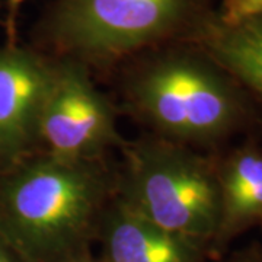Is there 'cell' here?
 Returning <instances> with one entry per match:
<instances>
[{"instance_id":"cell-12","label":"cell","mask_w":262,"mask_h":262,"mask_svg":"<svg viewBox=\"0 0 262 262\" xmlns=\"http://www.w3.org/2000/svg\"><path fill=\"white\" fill-rule=\"evenodd\" d=\"M226 262H262V251L259 249H249L241 253H236Z\"/></svg>"},{"instance_id":"cell-14","label":"cell","mask_w":262,"mask_h":262,"mask_svg":"<svg viewBox=\"0 0 262 262\" xmlns=\"http://www.w3.org/2000/svg\"><path fill=\"white\" fill-rule=\"evenodd\" d=\"M25 0H8V5H9V10H10V16L13 18L15 16V13L18 12L19 6L24 3Z\"/></svg>"},{"instance_id":"cell-8","label":"cell","mask_w":262,"mask_h":262,"mask_svg":"<svg viewBox=\"0 0 262 262\" xmlns=\"http://www.w3.org/2000/svg\"><path fill=\"white\" fill-rule=\"evenodd\" d=\"M220 225L214 246H222L262 219V151L242 149L217 170Z\"/></svg>"},{"instance_id":"cell-1","label":"cell","mask_w":262,"mask_h":262,"mask_svg":"<svg viewBox=\"0 0 262 262\" xmlns=\"http://www.w3.org/2000/svg\"><path fill=\"white\" fill-rule=\"evenodd\" d=\"M115 188L105 159L38 150L0 170V234L27 262H63L96 242Z\"/></svg>"},{"instance_id":"cell-3","label":"cell","mask_w":262,"mask_h":262,"mask_svg":"<svg viewBox=\"0 0 262 262\" xmlns=\"http://www.w3.org/2000/svg\"><path fill=\"white\" fill-rule=\"evenodd\" d=\"M215 13L211 0H53L35 37L47 56L106 69L151 48L194 42Z\"/></svg>"},{"instance_id":"cell-11","label":"cell","mask_w":262,"mask_h":262,"mask_svg":"<svg viewBox=\"0 0 262 262\" xmlns=\"http://www.w3.org/2000/svg\"><path fill=\"white\" fill-rule=\"evenodd\" d=\"M0 262H27L0 234Z\"/></svg>"},{"instance_id":"cell-9","label":"cell","mask_w":262,"mask_h":262,"mask_svg":"<svg viewBox=\"0 0 262 262\" xmlns=\"http://www.w3.org/2000/svg\"><path fill=\"white\" fill-rule=\"evenodd\" d=\"M194 42L234 80L262 95V12L234 24L215 13Z\"/></svg>"},{"instance_id":"cell-6","label":"cell","mask_w":262,"mask_h":262,"mask_svg":"<svg viewBox=\"0 0 262 262\" xmlns=\"http://www.w3.org/2000/svg\"><path fill=\"white\" fill-rule=\"evenodd\" d=\"M54 58L38 50L0 48V170L39 150V125Z\"/></svg>"},{"instance_id":"cell-2","label":"cell","mask_w":262,"mask_h":262,"mask_svg":"<svg viewBox=\"0 0 262 262\" xmlns=\"http://www.w3.org/2000/svg\"><path fill=\"white\" fill-rule=\"evenodd\" d=\"M122 64V103L150 134L192 147L220 140L241 121L234 79L192 41L151 48Z\"/></svg>"},{"instance_id":"cell-7","label":"cell","mask_w":262,"mask_h":262,"mask_svg":"<svg viewBox=\"0 0 262 262\" xmlns=\"http://www.w3.org/2000/svg\"><path fill=\"white\" fill-rule=\"evenodd\" d=\"M102 262H206L208 246L169 232L113 196L96 242Z\"/></svg>"},{"instance_id":"cell-10","label":"cell","mask_w":262,"mask_h":262,"mask_svg":"<svg viewBox=\"0 0 262 262\" xmlns=\"http://www.w3.org/2000/svg\"><path fill=\"white\" fill-rule=\"evenodd\" d=\"M262 12V0H223L217 10V19L225 24H234Z\"/></svg>"},{"instance_id":"cell-15","label":"cell","mask_w":262,"mask_h":262,"mask_svg":"<svg viewBox=\"0 0 262 262\" xmlns=\"http://www.w3.org/2000/svg\"><path fill=\"white\" fill-rule=\"evenodd\" d=\"M261 222H262V219H261Z\"/></svg>"},{"instance_id":"cell-5","label":"cell","mask_w":262,"mask_h":262,"mask_svg":"<svg viewBox=\"0 0 262 262\" xmlns=\"http://www.w3.org/2000/svg\"><path fill=\"white\" fill-rule=\"evenodd\" d=\"M124 143L115 108L98 89L92 70L75 60L54 58L39 149L67 159H105L110 150L121 149Z\"/></svg>"},{"instance_id":"cell-4","label":"cell","mask_w":262,"mask_h":262,"mask_svg":"<svg viewBox=\"0 0 262 262\" xmlns=\"http://www.w3.org/2000/svg\"><path fill=\"white\" fill-rule=\"evenodd\" d=\"M115 194L169 232L214 244L220 225L217 170L192 147L146 133L122 144Z\"/></svg>"},{"instance_id":"cell-13","label":"cell","mask_w":262,"mask_h":262,"mask_svg":"<svg viewBox=\"0 0 262 262\" xmlns=\"http://www.w3.org/2000/svg\"><path fill=\"white\" fill-rule=\"evenodd\" d=\"M63 262H102L99 259V256H95L92 248L91 249H86V251H82V252L76 253L73 256L67 258Z\"/></svg>"}]
</instances>
